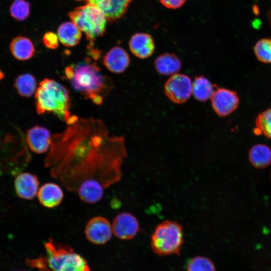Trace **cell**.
I'll return each mask as SVG.
<instances>
[{"instance_id": "cell-21", "label": "cell", "mask_w": 271, "mask_h": 271, "mask_svg": "<svg viewBox=\"0 0 271 271\" xmlns=\"http://www.w3.org/2000/svg\"><path fill=\"white\" fill-rule=\"evenodd\" d=\"M215 85L204 75L196 76L192 82V94L199 101L205 102L210 99Z\"/></svg>"}, {"instance_id": "cell-19", "label": "cell", "mask_w": 271, "mask_h": 271, "mask_svg": "<svg viewBox=\"0 0 271 271\" xmlns=\"http://www.w3.org/2000/svg\"><path fill=\"white\" fill-rule=\"evenodd\" d=\"M57 35L63 45L71 47L79 43L82 34L81 31L73 22H67L59 26L57 30Z\"/></svg>"}, {"instance_id": "cell-23", "label": "cell", "mask_w": 271, "mask_h": 271, "mask_svg": "<svg viewBox=\"0 0 271 271\" xmlns=\"http://www.w3.org/2000/svg\"><path fill=\"white\" fill-rule=\"evenodd\" d=\"M37 82L35 77L30 73L21 74L17 76L14 87L18 94L23 97H29L36 90Z\"/></svg>"}, {"instance_id": "cell-30", "label": "cell", "mask_w": 271, "mask_h": 271, "mask_svg": "<svg viewBox=\"0 0 271 271\" xmlns=\"http://www.w3.org/2000/svg\"><path fill=\"white\" fill-rule=\"evenodd\" d=\"M5 77L4 73L0 69V80L3 79Z\"/></svg>"}, {"instance_id": "cell-10", "label": "cell", "mask_w": 271, "mask_h": 271, "mask_svg": "<svg viewBox=\"0 0 271 271\" xmlns=\"http://www.w3.org/2000/svg\"><path fill=\"white\" fill-rule=\"evenodd\" d=\"M113 234L121 240H129L136 236L139 231L137 218L129 212L117 214L111 224Z\"/></svg>"}, {"instance_id": "cell-20", "label": "cell", "mask_w": 271, "mask_h": 271, "mask_svg": "<svg viewBox=\"0 0 271 271\" xmlns=\"http://www.w3.org/2000/svg\"><path fill=\"white\" fill-rule=\"evenodd\" d=\"M103 186L96 182H89L82 185L77 193L80 200L87 204H95L99 201L104 194Z\"/></svg>"}, {"instance_id": "cell-16", "label": "cell", "mask_w": 271, "mask_h": 271, "mask_svg": "<svg viewBox=\"0 0 271 271\" xmlns=\"http://www.w3.org/2000/svg\"><path fill=\"white\" fill-rule=\"evenodd\" d=\"M37 197L43 206L47 208H53L61 204L64 198V193L59 185L49 182L41 186Z\"/></svg>"}, {"instance_id": "cell-11", "label": "cell", "mask_w": 271, "mask_h": 271, "mask_svg": "<svg viewBox=\"0 0 271 271\" xmlns=\"http://www.w3.org/2000/svg\"><path fill=\"white\" fill-rule=\"evenodd\" d=\"M91 4L98 7L105 14L107 20L114 22L126 14L132 0H75Z\"/></svg>"}, {"instance_id": "cell-12", "label": "cell", "mask_w": 271, "mask_h": 271, "mask_svg": "<svg viewBox=\"0 0 271 271\" xmlns=\"http://www.w3.org/2000/svg\"><path fill=\"white\" fill-rule=\"evenodd\" d=\"M26 140L30 149L37 154L48 152L52 143L49 130L43 127L35 125L27 131Z\"/></svg>"}, {"instance_id": "cell-8", "label": "cell", "mask_w": 271, "mask_h": 271, "mask_svg": "<svg viewBox=\"0 0 271 271\" xmlns=\"http://www.w3.org/2000/svg\"><path fill=\"white\" fill-rule=\"evenodd\" d=\"M210 100L214 111L220 117L231 114L237 108L239 103L236 91L223 87L214 90Z\"/></svg>"}, {"instance_id": "cell-29", "label": "cell", "mask_w": 271, "mask_h": 271, "mask_svg": "<svg viewBox=\"0 0 271 271\" xmlns=\"http://www.w3.org/2000/svg\"><path fill=\"white\" fill-rule=\"evenodd\" d=\"M165 7L170 9H177L181 7L186 0H159Z\"/></svg>"}, {"instance_id": "cell-18", "label": "cell", "mask_w": 271, "mask_h": 271, "mask_svg": "<svg viewBox=\"0 0 271 271\" xmlns=\"http://www.w3.org/2000/svg\"><path fill=\"white\" fill-rule=\"evenodd\" d=\"M154 66L156 70L161 75L172 76L180 71L182 63L176 54L164 53L156 58Z\"/></svg>"}, {"instance_id": "cell-7", "label": "cell", "mask_w": 271, "mask_h": 271, "mask_svg": "<svg viewBox=\"0 0 271 271\" xmlns=\"http://www.w3.org/2000/svg\"><path fill=\"white\" fill-rule=\"evenodd\" d=\"M192 82L184 74L177 73L170 76L164 85L166 96L173 102L182 104L186 102L192 94Z\"/></svg>"}, {"instance_id": "cell-9", "label": "cell", "mask_w": 271, "mask_h": 271, "mask_svg": "<svg viewBox=\"0 0 271 271\" xmlns=\"http://www.w3.org/2000/svg\"><path fill=\"white\" fill-rule=\"evenodd\" d=\"M84 233L87 240L96 245L106 243L113 233L109 220L100 216L93 217L88 221Z\"/></svg>"}, {"instance_id": "cell-25", "label": "cell", "mask_w": 271, "mask_h": 271, "mask_svg": "<svg viewBox=\"0 0 271 271\" xmlns=\"http://www.w3.org/2000/svg\"><path fill=\"white\" fill-rule=\"evenodd\" d=\"M10 14L16 21H25L30 16V4L26 0H15L10 7Z\"/></svg>"}, {"instance_id": "cell-4", "label": "cell", "mask_w": 271, "mask_h": 271, "mask_svg": "<svg viewBox=\"0 0 271 271\" xmlns=\"http://www.w3.org/2000/svg\"><path fill=\"white\" fill-rule=\"evenodd\" d=\"M47 271H90L86 260L70 246L49 238L44 244Z\"/></svg>"}, {"instance_id": "cell-3", "label": "cell", "mask_w": 271, "mask_h": 271, "mask_svg": "<svg viewBox=\"0 0 271 271\" xmlns=\"http://www.w3.org/2000/svg\"><path fill=\"white\" fill-rule=\"evenodd\" d=\"M35 98L39 114L51 113L66 123L73 115L70 111L71 100L68 90L54 80L45 78L41 81Z\"/></svg>"}, {"instance_id": "cell-2", "label": "cell", "mask_w": 271, "mask_h": 271, "mask_svg": "<svg viewBox=\"0 0 271 271\" xmlns=\"http://www.w3.org/2000/svg\"><path fill=\"white\" fill-rule=\"evenodd\" d=\"M64 72L74 90L95 104H101L113 88L111 79L103 75L96 63L89 58L68 66Z\"/></svg>"}, {"instance_id": "cell-22", "label": "cell", "mask_w": 271, "mask_h": 271, "mask_svg": "<svg viewBox=\"0 0 271 271\" xmlns=\"http://www.w3.org/2000/svg\"><path fill=\"white\" fill-rule=\"evenodd\" d=\"M251 164L257 168H263L271 163V150L264 144L253 146L248 153Z\"/></svg>"}, {"instance_id": "cell-27", "label": "cell", "mask_w": 271, "mask_h": 271, "mask_svg": "<svg viewBox=\"0 0 271 271\" xmlns=\"http://www.w3.org/2000/svg\"><path fill=\"white\" fill-rule=\"evenodd\" d=\"M186 271H215V268L213 263L208 258L197 256L188 261Z\"/></svg>"}, {"instance_id": "cell-15", "label": "cell", "mask_w": 271, "mask_h": 271, "mask_svg": "<svg viewBox=\"0 0 271 271\" xmlns=\"http://www.w3.org/2000/svg\"><path fill=\"white\" fill-rule=\"evenodd\" d=\"M103 64L109 71L114 73L123 72L130 63L128 53L119 46L110 49L103 58Z\"/></svg>"}, {"instance_id": "cell-6", "label": "cell", "mask_w": 271, "mask_h": 271, "mask_svg": "<svg viewBox=\"0 0 271 271\" xmlns=\"http://www.w3.org/2000/svg\"><path fill=\"white\" fill-rule=\"evenodd\" d=\"M68 17L83 31L89 43L105 32L107 19L103 12L91 4L77 7L70 12Z\"/></svg>"}, {"instance_id": "cell-13", "label": "cell", "mask_w": 271, "mask_h": 271, "mask_svg": "<svg viewBox=\"0 0 271 271\" xmlns=\"http://www.w3.org/2000/svg\"><path fill=\"white\" fill-rule=\"evenodd\" d=\"M39 185L38 177L29 172L20 173L14 181L17 195L25 200H32L37 195Z\"/></svg>"}, {"instance_id": "cell-1", "label": "cell", "mask_w": 271, "mask_h": 271, "mask_svg": "<svg viewBox=\"0 0 271 271\" xmlns=\"http://www.w3.org/2000/svg\"><path fill=\"white\" fill-rule=\"evenodd\" d=\"M62 132L52 136L44 159L51 176L68 191L96 182L107 188L118 182L127 156L123 137L111 136L98 119L74 115Z\"/></svg>"}, {"instance_id": "cell-14", "label": "cell", "mask_w": 271, "mask_h": 271, "mask_svg": "<svg viewBox=\"0 0 271 271\" xmlns=\"http://www.w3.org/2000/svg\"><path fill=\"white\" fill-rule=\"evenodd\" d=\"M131 53L137 58L145 59L153 55L155 44L152 36L147 33H136L128 42Z\"/></svg>"}, {"instance_id": "cell-5", "label": "cell", "mask_w": 271, "mask_h": 271, "mask_svg": "<svg viewBox=\"0 0 271 271\" xmlns=\"http://www.w3.org/2000/svg\"><path fill=\"white\" fill-rule=\"evenodd\" d=\"M183 242L182 226L177 222L166 220L156 227L151 236V246L159 256L179 255Z\"/></svg>"}, {"instance_id": "cell-24", "label": "cell", "mask_w": 271, "mask_h": 271, "mask_svg": "<svg viewBox=\"0 0 271 271\" xmlns=\"http://www.w3.org/2000/svg\"><path fill=\"white\" fill-rule=\"evenodd\" d=\"M253 131L255 134H262L271 139V107L258 114L255 120Z\"/></svg>"}, {"instance_id": "cell-28", "label": "cell", "mask_w": 271, "mask_h": 271, "mask_svg": "<svg viewBox=\"0 0 271 271\" xmlns=\"http://www.w3.org/2000/svg\"><path fill=\"white\" fill-rule=\"evenodd\" d=\"M58 35L54 32H46L43 36V41L46 47L51 49H55L59 46Z\"/></svg>"}, {"instance_id": "cell-26", "label": "cell", "mask_w": 271, "mask_h": 271, "mask_svg": "<svg viewBox=\"0 0 271 271\" xmlns=\"http://www.w3.org/2000/svg\"><path fill=\"white\" fill-rule=\"evenodd\" d=\"M257 59L264 63H271V39L263 38L257 41L253 48Z\"/></svg>"}, {"instance_id": "cell-17", "label": "cell", "mask_w": 271, "mask_h": 271, "mask_svg": "<svg viewBox=\"0 0 271 271\" xmlns=\"http://www.w3.org/2000/svg\"><path fill=\"white\" fill-rule=\"evenodd\" d=\"M10 50L17 60L26 61L31 59L35 53L33 43L28 38L18 36L14 38L10 44Z\"/></svg>"}, {"instance_id": "cell-31", "label": "cell", "mask_w": 271, "mask_h": 271, "mask_svg": "<svg viewBox=\"0 0 271 271\" xmlns=\"http://www.w3.org/2000/svg\"><path fill=\"white\" fill-rule=\"evenodd\" d=\"M23 271H26V270H23Z\"/></svg>"}]
</instances>
